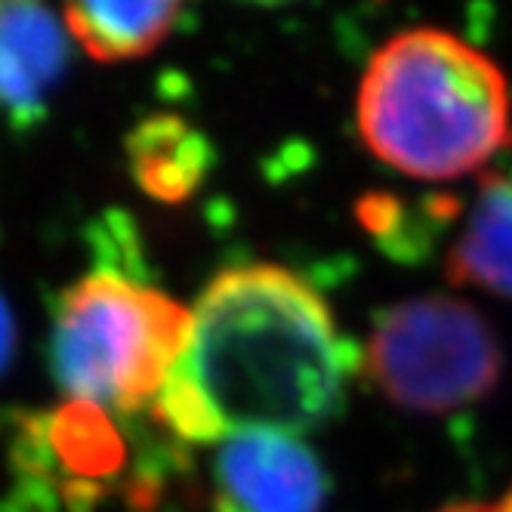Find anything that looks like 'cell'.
Masks as SVG:
<instances>
[{
  "label": "cell",
  "instance_id": "cell-8",
  "mask_svg": "<svg viewBox=\"0 0 512 512\" xmlns=\"http://www.w3.org/2000/svg\"><path fill=\"white\" fill-rule=\"evenodd\" d=\"M213 145L207 136L176 115L145 118L127 136V164L136 186L167 204L192 198L213 170Z\"/></svg>",
  "mask_w": 512,
  "mask_h": 512
},
{
  "label": "cell",
  "instance_id": "cell-12",
  "mask_svg": "<svg viewBox=\"0 0 512 512\" xmlns=\"http://www.w3.org/2000/svg\"><path fill=\"white\" fill-rule=\"evenodd\" d=\"M442 512H503V509L485 506V503H454V506H445Z\"/></svg>",
  "mask_w": 512,
  "mask_h": 512
},
{
  "label": "cell",
  "instance_id": "cell-4",
  "mask_svg": "<svg viewBox=\"0 0 512 512\" xmlns=\"http://www.w3.org/2000/svg\"><path fill=\"white\" fill-rule=\"evenodd\" d=\"M368 374L395 405L445 414L497 386L503 352L488 321L469 303L417 297L377 315L368 340Z\"/></svg>",
  "mask_w": 512,
  "mask_h": 512
},
{
  "label": "cell",
  "instance_id": "cell-5",
  "mask_svg": "<svg viewBox=\"0 0 512 512\" xmlns=\"http://www.w3.org/2000/svg\"><path fill=\"white\" fill-rule=\"evenodd\" d=\"M216 512H321L327 472L297 435L241 432L213 460Z\"/></svg>",
  "mask_w": 512,
  "mask_h": 512
},
{
  "label": "cell",
  "instance_id": "cell-7",
  "mask_svg": "<svg viewBox=\"0 0 512 512\" xmlns=\"http://www.w3.org/2000/svg\"><path fill=\"white\" fill-rule=\"evenodd\" d=\"M34 445H41L38 460L56 466V479L68 497L93 500L105 479L121 469L124 445L118 429L105 420V411L81 401H68L56 414L44 417L34 429Z\"/></svg>",
  "mask_w": 512,
  "mask_h": 512
},
{
  "label": "cell",
  "instance_id": "cell-6",
  "mask_svg": "<svg viewBox=\"0 0 512 512\" xmlns=\"http://www.w3.org/2000/svg\"><path fill=\"white\" fill-rule=\"evenodd\" d=\"M65 22L31 0H0V115L16 130L38 127L62 84L71 44Z\"/></svg>",
  "mask_w": 512,
  "mask_h": 512
},
{
  "label": "cell",
  "instance_id": "cell-2",
  "mask_svg": "<svg viewBox=\"0 0 512 512\" xmlns=\"http://www.w3.org/2000/svg\"><path fill=\"white\" fill-rule=\"evenodd\" d=\"M364 145L414 179L482 170L512 142L509 87L497 62L438 28L386 41L358 87Z\"/></svg>",
  "mask_w": 512,
  "mask_h": 512
},
{
  "label": "cell",
  "instance_id": "cell-10",
  "mask_svg": "<svg viewBox=\"0 0 512 512\" xmlns=\"http://www.w3.org/2000/svg\"><path fill=\"white\" fill-rule=\"evenodd\" d=\"M179 16V4H75L62 10L71 41L99 62L152 53L176 28Z\"/></svg>",
  "mask_w": 512,
  "mask_h": 512
},
{
  "label": "cell",
  "instance_id": "cell-11",
  "mask_svg": "<svg viewBox=\"0 0 512 512\" xmlns=\"http://www.w3.org/2000/svg\"><path fill=\"white\" fill-rule=\"evenodd\" d=\"M13 352H16V321H13V312H10L4 294H0V380H4L10 371Z\"/></svg>",
  "mask_w": 512,
  "mask_h": 512
},
{
  "label": "cell",
  "instance_id": "cell-9",
  "mask_svg": "<svg viewBox=\"0 0 512 512\" xmlns=\"http://www.w3.org/2000/svg\"><path fill=\"white\" fill-rule=\"evenodd\" d=\"M448 278L512 300V173L482 179L469 223L451 247Z\"/></svg>",
  "mask_w": 512,
  "mask_h": 512
},
{
  "label": "cell",
  "instance_id": "cell-13",
  "mask_svg": "<svg viewBox=\"0 0 512 512\" xmlns=\"http://www.w3.org/2000/svg\"><path fill=\"white\" fill-rule=\"evenodd\" d=\"M500 509H503V512H512V491H509V497L500 503Z\"/></svg>",
  "mask_w": 512,
  "mask_h": 512
},
{
  "label": "cell",
  "instance_id": "cell-3",
  "mask_svg": "<svg viewBox=\"0 0 512 512\" xmlns=\"http://www.w3.org/2000/svg\"><path fill=\"white\" fill-rule=\"evenodd\" d=\"M192 312L145 278L93 269L56 303L50 361L71 401L112 414L152 408L186 346Z\"/></svg>",
  "mask_w": 512,
  "mask_h": 512
},
{
  "label": "cell",
  "instance_id": "cell-1",
  "mask_svg": "<svg viewBox=\"0 0 512 512\" xmlns=\"http://www.w3.org/2000/svg\"><path fill=\"white\" fill-rule=\"evenodd\" d=\"M352 371L355 349L309 281L241 266L216 275L192 309L155 414L198 445L241 432L300 438L343 411Z\"/></svg>",
  "mask_w": 512,
  "mask_h": 512
}]
</instances>
